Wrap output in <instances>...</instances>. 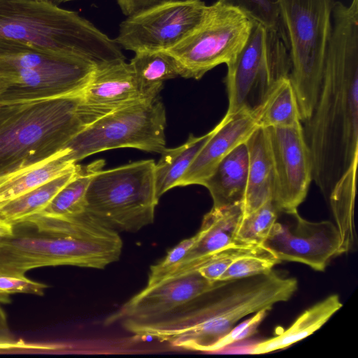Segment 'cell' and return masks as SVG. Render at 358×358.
<instances>
[{
	"label": "cell",
	"mask_w": 358,
	"mask_h": 358,
	"mask_svg": "<svg viewBox=\"0 0 358 358\" xmlns=\"http://www.w3.org/2000/svg\"><path fill=\"white\" fill-rule=\"evenodd\" d=\"M357 164L352 165L334 187L328 200L341 237V254L356 248L354 222Z\"/></svg>",
	"instance_id": "cell-26"
},
{
	"label": "cell",
	"mask_w": 358,
	"mask_h": 358,
	"mask_svg": "<svg viewBox=\"0 0 358 358\" xmlns=\"http://www.w3.org/2000/svg\"><path fill=\"white\" fill-rule=\"evenodd\" d=\"M14 225L0 218V238L14 234Z\"/></svg>",
	"instance_id": "cell-39"
},
{
	"label": "cell",
	"mask_w": 358,
	"mask_h": 358,
	"mask_svg": "<svg viewBox=\"0 0 358 358\" xmlns=\"http://www.w3.org/2000/svg\"><path fill=\"white\" fill-rule=\"evenodd\" d=\"M129 64L142 99L146 102L157 99L164 81L180 76L175 59L166 51L135 52Z\"/></svg>",
	"instance_id": "cell-22"
},
{
	"label": "cell",
	"mask_w": 358,
	"mask_h": 358,
	"mask_svg": "<svg viewBox=\"0 0 358 358\" xmlns=\"http://www.w3.org/2000/svg\"><path fill=\"white\" fill-rule=\"evenodd\" d=\"M155 165L147 159L99 170L87 188L84 212L117 232H136L152 224L159 201Z\"/></svg>",
	"instance_id": "cell-7"
},
{
	"label": "cell",
	"mask_w": 358,
	"mask_h": 358,
	"mask_svg": "<svg viewBox=\"0 0 358 358\" xmlns=\"http://www.w3.org/2000/svg\"><path fill=\"white\" fill-rule=\"evenodd\" d=\"M270 310L262 309L255 313L250 318L236 325L231 331L216 345L215 352L223 349L227 345L252 336L257 332V329L267 315Z\"/></svg>",
	"instance_id": "cell-36"
},
{
	"label": "cell",
	"mask_w": 358,
	"mask_h": 358,
	"mask_svg": "<svg viewBox=\"0 0 358 358\" xmlns=\"http://www.w3.org/2000/svg\"><path fill=\"white\" fill-rule=\"evenodd\" d=\"M218 281H209L197 270L164 278L146 285L107 317L104 324H144L167 319L189 308Z\"/></svg>",
	"instance_id": "cell-12"
},
{
	"label": "cell",
	"mask_w": 358,
	"mask_h": 358,
	"mask_svg": "<svg viewBox=\"0 0 358 358\" xmlns=\"http://www.w3.org/2000/svg\"><path fill=\"white\" fill-rule=\"evenodd\" d=\"M303 123L312 179L328 199L358 163V0L334 3L320 94Z\"/></svg>",
	"instance_id": "cell-1"
},
{
	"label": "cell",
	"mask_w": 358,
	"mask_h": 358,
	"mask_svg": "<svg viewBox=\"0 0 358 358\" xmlns=\"http://www.w3.org/2000/svg\"><path fill=\"white\" fill-rule=\"evenodd\" d=\"M196 239V235L180 241L171 249L159 263L152 265L148 275L147 285L155 284L163 279L166 274L182 260Z\"/></svg>",
	"instance_id": "cell-35"
},
{
	"label": "cell",
	"mask_w": 358,
	"mask_h": 358,
	"mask_svg": "<svg viewBox=\"0 0 358 358\" xmlns=\"http://www.w3.org/2000/svg\"><path fill=\"white\" fill-rule=\"evenodd\" d=\"M343 306L338 295L332 294L306 310L287 329L277 336L257 344L252 354L259 355L284 349L313 334Z\"/></svg>",
	"instance_id": "cell-21"
},
{
	"label": "cell",
	"mask_w": 358,
	"mask_h": 358,
	"mask_svg": "<svg viewBox=\"0 0 358 358\" xmlns=\"http://www.w3.org/2000/svg\"><path fill=\"white\" fill-rule=\"evenodd\" d=\"M97 66L87 61L66 67L0 72V103L80 94Z\"/></svg>",
	"instance_id": "cell-15"
},
{
	"label": "cell",
	"mask_w": 358,
	"mask_h": 358,
	"mask_svg": "<svg viewBox=\"0 0 358 358\" xmlns=\"http://www.w3.org/2000/svg\"><path fill=\"white\" fill-rule=\"evenodd\" d=\"M245 143L249 162L243 216L271 201L274 185L273 162L267 129L259 127Z\"/></svg>",
	"instance_id": "cell-18"
},
{
	"label": "cell",
	"mask_w": 358,
	"mask_h": 358,
	"mask_svg": "<svg viewBox=\"0 0 358 358\" xmlns=\"http://www.w3.org/2000/svg\"><path fill=\"white\" fill-rule=\"evenodd\" d=\"M87 61L91 60L78 57L50 55L23 43L0 38V72L66 67Z\"/></svg>",
	"instance_id": "cell-27"
},
{
	"label": "cell",
	"mask_w": 358,
	"mask_h": 358,
	"mask_svg": "<svg viewBox=\"0 0 358 358\" xmlns=\"http://www.w3.org/2000/svg\"><path fill=\"white\" fill-rule=\"evenodd\" d=\"M280 261L268 249L255 254L236 258L228 267L220 280H227L255 276L268 273Z\"/></svg>",
	"instance_id": "cell-33"
},
{
	"label": "cell",
	"mask_w": 358,
	"mask_h": 358,
	"mask_svg": "<svg viewBox=\"0 0 358 358\" xmlns=\"http://www.w3.org/2000/svg\"><path fill=\"white\" fill-rule=\"evenodd\" d=\"M261 104L254 108L244 107L226 113L176 187L203 185L220 161L238 145L245 143L260 127Z\"/></svg>",
	"instance_id": "cell-16"
},
{
	"label": "cell",
	"mask_w": 358,
	"mask_h": 358,
	"mask_svg": "<svg viewBox=\"0 0 358 358\" xmlns=\"http://www.w3.org/2000/svg\"><path fill=\"white\" fill-rule=\"evenodd\" d=\"M173 0H116L122 13L129 16L156 4Z\"/></svg>",
	"instance_id": "cell-38"
},
{
	"label": "cell",
	"mask_w": 358,
	"mask_h": 358,
	"mask_svg": "<svg viewBox=\"0 0 358 358\" xmlns=\"http://www.w3.org/2000/svg\"><path fill=\"white\" fill-rule=\"evenodd\" d=\"M268 249L264 245H250L235 242L227 247L195 261L174 268L164 278L197 270L210 282L220 280L231 264L238 257L260 253Z\"/></svg>",
	"instance_id": "cell-30"
},
{
	"label": "cell",
	"mask_w": 358,
	"mask_h": 358,
	"mask_svg": "<svg viewBox=\"0 0 358 358\" xmlns=\"http://www.w3.org/2000/svg\"><path fill=\"white\" fill-rule=\"evenodd\" d=\"M248 150L243 143L217 164L203 185L209 191L213 207L218 208L243 201L248 182Z\"/></svg>",
	"instance_id": "cell-20"
},
{
	"label": "cell",
	"mask_w": 358,
	"mask_h": 358,
	"mask_svg": "<svg viewBox=\"0 0 358 358\" xmlns=\"http://www.w3.org/2000/svg\"><path fill=\"white\" fill-rule=\"evenodd\" d=\"M214 129L201 136L190 135L182 145L165 148L154 169L155 188L158 199L177 183L199 151L212 136Z\"/></svg>",
	"instance_id": "cell-24"
},
{
	"label": "cell",
	"mask_w": 358,
	"mask_h": 358,
	"mask_svg": "<svg viewBox=\"0 0 358 358\" xmlns=\"http://www.w3.org/2000/svg\"><path fill=\"white\" fill-rule=\"evenodd\" d=\"M278 217V211L272 201H267L256 210L242 217L236 229L235 242L263 245Z\"/></svg>",
	"instance_id": "cell-31"
},
{
	"label": "cell",
	"mask_w": 358,
	"mask_h": 358,
	"mask_svg": "<svg viewBox=\"0 0 358 358\" xmlns=\"http://www.w3.org/2000/svg\"><path fill=\"white\" fill-rule=\"evenodd\" d=\"M103 166L104 161L99 160L86 166H81L76 176L37 214L48 217H61L84 213L86 192L90 182L94 173L102 169Z\"/></svg>",
	"instance_id": "cell-29"
},
{
	"label": "cell",
	"mask_w": 358,
	"mask_h": 358,
	"mask_svg": "<svg viewBox=\"0 0 358 358\" xmlns=\"http://www.w3.org/2000/svg\"><path fill=\"white\" fill-rule=\"evenodd\" d=\"M0 38L97 65L125 59L114 39L78 13L48 0H0Z\"/></svg>",
	"instance_id": "cell-5"
},
{
	"label": "cell",
	"mask_w": 358,
	"mask_h": 358,
	"mask_svg": "<svg viewBox=\"0 0 358 358\" xmlns=\"http://www.w3.org/2000/svg\"><path fill=\"white\" fill-rule=\"evenodd\" d=\"M166 123L165 108L157 99L115 110L74 136L64 148L69 150L66 157L76 164L91 155L121 148L162 153L166 148Z\"/></svg>",
	"instance_id": "cell-8"
},
{
	"label": "cell",
	"mask_w": 358,
	"mask_h": 358,
	"mask_svg": "<svg viewBox=\"0 0 358 358\" xmlns=\"http://www.w3.org/2000/svg\"><path fill=\"white\" fill-rule=\"evenodd\" d=\"M96 120L82 93L0 103V178L53 157Z\"/></svg>",
	"instance_id": "cell-4"
},
{
	"label": "cell",
	"mask_w": 358,
	"mask_h": 358,
	"mask_svg": "<svg viewBox=\"0 0 358 358\" xmlns=\"http://www.w3.org/2000/svg\"><path fill=\"white\" fill-rule=\"evenodd\" d=\"M274 169L271 201L278 211L297 210L306 199L312 179V161L299 123L287 128H266Z\"/></svg>",
	"instance_id": "cell-14"
},
{
	"label": "cell",
	"mask_w": 358,
	"mask_h": 358,
	"mask_svg": "<svg viewBox=\"0 0 358 358\" xmlns=\"http://www.w3.org/2000/svg\"><path fill=\"white\" fill-rule=\"evenodd\" d=\"M298 287L297 280L273 270L238 279L219 280L189 308L151 323H126L124 328L136 336H150L173 347L215 352L243 317L289 300Z\"/></svg>",
	"instance_id": "cell-2"
},
{
	"label": "cell",
	"mask_w": 358,
	"mask_h": 358,
	"mask_svg": "<svg viewBox=\"0 0 358 358\" xmlns=\"http://www.w3.org/2000/svg\"><path fill=\"white\" fill-rule=\"evenodd\" d=\"M260 127L287 128L301 123L298 103L289 77L275 82L261 104Z\"/></svg>",
	"instance_id": "cell-28"
},
{
	"label": "cell",
	"mask_w": 358,
	"mask_h": 358,
	"mask_svg": "<svg viewBox=\"0 0 358 358\" xmlns=\"http://www.w3.org/2000/svg\"><path fill=\"white\" fill-rule=\"evenodd\" d=\"M207 9L202 0H173L156 4L127 16L114 41L134 52L166 51L201 23Z\"/></svg>",
	"instance_id": "cell-11"
},
{
	"label": "cell",
	"mask_w": 358,
	"mask_h": 358,
	"mask_svg": "<svg viewBox=\"0 0 358 358\" xmlns=\"http://www.w3.org/2000/svg\"><path fill=\"white\" fill-rule=\"evenodd\" d=\"M84 104L97 119L144 101L129 63L120 59L98 65L82 92Z\"/></svg>",
	"instance_id": "cell-17"
},
{
	"label": "cell",
	"mask_w": 358,
	"mask_h": 358,
	"mask_svg": "<svg viewBox=\"0 0 358 358\" xmlns=\"http://www.w3.org/2000/svg\"><path fill=\"white\" fill-rule=\"evenodd\" d=\"M290 58L289 78L301 122L311 115L322 84L336 0H278Z\"/></svg>",
	"instance_id": "cell-6"
},
{
	"label": "cell",
	"mask_w": 358,
	"mask_h": 358,
	"mask_svg": "<svg viewBox=\"0 0 358 358\" xmlns=\"http://www.w3.org/2000/svg\"><path fill=\"white\" fill-rule=\"evenodd\" d=\"M65 345L55 343H30L14 339L0 334V353L1 352H51L61 350Z\"/></svg>",
	"instance_id": "cell-37"
},
{
	"label": "cell",
	"mask_w": 358,
	"mask_h": 358,
	"mask_svg": "<svg viewBox=\"0 0 358 358\" xmlns=\"http://www.w3.org/2000/svg\"><path fill=\"white\" fill-rule=\"evenodd\" d=\"M285 213L287 220L277 219L264 246L280 262L301 263L324 271L332 258L341 255L337 227L330 221L306 220L297 210Z\"/></svg>",
	"instance_id": "cell-13"
},
{
	"label": "cell",
	"mask_w": 358,
	"mask_h": 358,
	"mask_svg": "<svg viewBox=\"0 0 358 358\" xmlns=\"http://www.w3.org/2000/svg\"><path fill=\"white\" fill-rule=\"evenodd\" d=\"M227 66V113L254 108L263 102L275 82L289 77V50L278 31L252 22L244 47Z\"/></svg>",
	"instance_id": "cell-9"
},
{
	"label": "cell",
	"mask_w": 358,
	"mask_h": 358,
	"mask_svg": "<svg viewBox=\"0 0 358 358\" xmlns=\"http://www.w3.org/2000/svg\"><path fill=\"white\" fill-rule=\"evenodd\" d=\"M68 152L64 148L41 163L0 178V206L71 170L76 164L66 157Z\"/></svg>",
	"instance_id": "cell-23"
},
{
	"label": "cell",
	"mask_w": 358,
	"mask_h": 358,
	"mask_svg": "<svg viewBox=\"0 0 358 358\" xmlns=\"http://www.w3.org/2000/svg\"><path fill=\"white\" fill-rule=\"evenodd\" d=\"M0 301H3L0 299Z\"/></svg>",
	"instance_id": "cell-40"
},
{
	"label": "cell",
	"mask_w": 358,
	"mask_h": 358,
	"mask_svg": "<svg viewBox=\"0 0 358 358\" xmlns=\"http://www.w3.org/2000/svg\"><path fill=\"white\" fill-rule=\"evenodd\" d=\"M31 225L46 236L0 238V272L25 274L37 268L65 265L103 269L122 254L118 232L85 212L61 217L36 215Z\"/></svg>",
	"instance_id": "cell-3"
},
{
	"label": "cell",
	"mask_w": 358,
	"mask_h": 358,
	"mask_svg": "<svg viewBox=\"0 0 358 358\" xmlns=\"http://www.w3.org/2000/svg\"><path fill=\"white\" fill-rule=\"evenodd\" d=\"M217 1L222 5L237 9L252 22L278 31L288 48L278 0H217Z\"/></svg>",
	"instance_id": "cell-32"
},
{
	"label": "cell",
	"mask_w": 358,
	"mask_h": 358,
	"mask_svg": "<svg viewBox=\"0 0 358 358\" xmlns=\"http://www.w3.org/2000/svg\"><path fill=\"white\" fill-rule=\"evenodd\" d=\"M48 285L31 280L25 274L0 272V299L6 301L9 294L22 293L43 296Z\"/></svg>",
	"instance_id": "cell-34"
},
{
	"label": "cell",
	"mask_w": 358,
	"mask_h": 358,
	"mask_svg": "<svg viewBox=\"0 0 358 358\" xmlns=\"http://www.w3.org/2000/svg\"><path fill=\"white\" fill-rule=\"evenodd\" d=\"M252 27L241 12L216 1L208 6L201 23L166 52L175 59L180 76L199 80L217 66L231 62L244 47Z\"/></svg>",
	"instance_id": "cell-10"
},
{
	"label": "cell",
	"mask_w": 358,
	"mask_h": 358,
	"mask_svg": "<svg viewBox=\"0 0 358 358\" xmlns=\"http://www.w3.org/2000/svg\"><path fill=\"white\" fill-rule=\"evenodd\" d=\"M243 215V202L218 208L213 207L204 215L201 228L196 234V239L193 245L182 260L168 273L177 267L235 243L236 229Z\"/></svg>",
	"instance_id": "cell-19"
},
{
	"label": "cell",
	"mask_w": 358,
	"mask_h": 358,
	"mask_svg": "<svg viewBox=\"0 0 358 358\" xmlns=\"http://www.w3.org/2000/svg\"><path fill=\"white\" fill-rule=\"evenodd\" d=\"M80 168L76 164L69 171L3 204L0 206V218L15 225L40 213Z\"/></svg>",
	"instance_id": "cell-25"
}]
</instances>
